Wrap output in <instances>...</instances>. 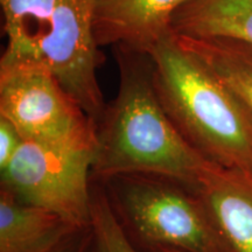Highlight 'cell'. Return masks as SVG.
Masks as SVG:
<instances>
[{"instance_id": "cell-1", "label": "cell", "mask_w": 252, "mask_h": 252, "mask_svg": "<svg viewBox=\"0 0 252 252\" xmlns=\"http://www.w3.org/2000/svg\"><path fill=\"white\" fill-rule=\"evenodd\" d=\"M117 61V96L96 123L91 179L146 173L172 176L197 187L212 161L184 139L158 98L150 53L112 48Z\"/></svg>"}, {"instance_id": "cell-2", "label": "cell", "mask_w": 252, "mask_h": 252, "mask_svg": "<svg viewBox=\"0 0 252 252\" xmlns=\"http://www.w3.org/2000/svg\"><path fill=\"white\" fill-rule=\"evenodd\" d=\"M97 0H0L6 47L0 71L45 68L98 122L106 102L104 56L94 36Z\"/></svg>"}, {"instance_id": "cell-3", "label": "cell", "mask_w": 252, "mask_h": 252, "mask_svg": "<svg viewBox=\"0 0 252 252\" xmlns=\"http://www.w3.org/2000/svg\"><path fill=\"white\" fill-rule=\"evenodd\" d=\"M159 102L184 139L223 168L252 174V117L173 33L150 52Z\"/></svg>"}, {"instance_id": "cell-4", "label": "cell", "mask_w": 252, "mask_h": 252, "mask_svg": "<svg viewBox=\"0 0 252 252\" xmlns=\"http://www.w3.org/2000/svg\"><path fill=\"white\" fill-rule=\"evenodd\" d=\"M102 182L130 241L141 252H234L197 187L159 174L131 173Z\"/></svg>"}, {"instance_id": "cell-5", "label": "cell", "mask_w": 252, "mask_h": 252, "mask_svg": "<svg viewBox=\"0 0 252 252\" xmlns=\"http://www.w3.org/2000/svg\"><path fill=\"white\" fill-rule=\"evenodd\" d=\"M0 116L25 141L75 151L96 149V122L45 68L0 71Z\"/></svg>"}, {"instance_id": "cell-6", "label": "cell", "mask_w": 252, "mask_h": 252, "mask_svg": "<svg viewBox=\"0 0 252 252\" xmlns=\"http://www.w3.org/2000/svg\"><path fill=\"white\" fill-rule=\"evenodd\" d=\"M94 153L24 141L0 171V188L23 202L59 214L74 225H89Z\"/></svg>"}, {"instance_id": "cell-7", "label": "cell", "mask_w": 252, "mask_h": 252, "mask_svg": "<svg viewBox=\"0 0 252 252\" xmlns=\"http://www.w3.org/2000/svg\"><path fill=\"white\" fill-rule=\"evenodd\" d=\"M190 0H97L94 36L98 46L150 53L172 33L173 15Z\"/></svg>"}, {"instance_id": "cell-8", "label": "cell", "mask_w": 252, "mask_h": 252, "mask_svg": "<svg viewBox=\"0 0 252 252\" xmlns=\"http://www.w3.org/2000/svg\"><path fill=\"white\" fill-rule=\"evenodd\" d=\"M234 252H252V174L212 163L197 180Z\"/></svg>"}, {"instance_id": "cell-9", "label": "cell", "mask_w": 252, "mask_h": 252, "mask_svg": "<svg viewBox=\"0 0 252 252\" xmlns=\"http://www.w3.org/2000/svg\"><path fill=\"white\" fill-rule=\"evenodd\" d=\"M78 226L0 188V252H46Z\"/></svg>"}, {"instance_id": "cell-10", "label": "cell", "mask_w": 252, "mask_h": 252, "mask_svg": "<svg viewBox=\"0 0 252 252\" xmlns=\"http://www.w3.org/2000/svg\"><path fill=\"white\" fill-rule=\"evenodd\" d=\"M182 37H230L252 45V0H190L173 15Z\"/></svg>"}, {"instance_id": "cell-11", "label": "cell", "mask_w": 252, "mask_h": 252, "mask_svg": "<svg viewBox=\"0 0 252 252\" xmlns=\"http://www.w3.org/2000/svg\"><path fill=\"white\" fill-rule=\"evenodd\" d=\"M175 37L222 80L252 117L251 43L230 37Z\"/></svg>"}, {"instance_id": "cell-12", "label": "cell", "mask_w": 252, "mask_h": 252, "mask_svg": "<svg viewBox=\"0 0 252 252\" xmlns=\"http://www.w3.org/2000/svg\"><path fill=\"white\" fill-rule=\"evenodd\" d=\"M91 243L88 252H141L113 213L102 182L91 179Z\"/></svg>"}, {"instance_id": "cell-13", "label": "cell", "mask_w": 252, "mask_h": 252, "mask_svg": "<svg viewBox=\"0 0 252 252\" xmlns=\"http://www.w3.org/2000/svg\"><path fill=\"white\" fill-rule=\"evenodd\" d=\"M24 141L18 128L8 119L0 116V171L8 165Z\"/></svg>"}, {"instance_id": "cell-14", "label": "cell", "mask_w": 252, "mask_h": 252, "mask_svg": "<svg viewBox=\"0 0 252 252\" xmlns=\"http://www.w3.org/2000/svg\"><path fill=\"white\" fill-rule=\"evenodd\" d=\"M91 243V228L89 225L78 226L55 247L46 252H88Z\"/></svg>"}, {"instance_id": "cell-15", "label": "cell", "mask_w": 252, "mask_h": 252, "mask_svg": "<svg viewBox=\"0 0 252 252\" xmlns=\"http://www.w3.org/2000/svg\"><path fill=\"white\" fill-rule=\"evenodd\" d=\"M147 252H181V251L175 250V249H169V248H156Z\"/></svg>"}]
</instances>
